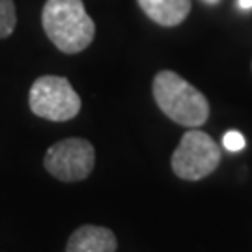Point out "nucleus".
Here are the masks:
<instances>
[{
	"label": "nucleus",
	"mask_w": 252,
	"mask_h": 252,
	"mask_svg": "<svg viewBox=\"0 0 252 252\" xmlns=\"http://www.w3.org/2000/svg\"><path fill=\"white\" fill-rule=\"evenodd\" d=\"M28 105L36 116L49 122H67L81 112V97L71 82L56 75H43L34 81Z\"/></svg>",
	"instance_id": "obj_3"
},
{
	"label": "nucleus",
	"mask_w": 252,
	"mask_h": 252,
	"mask_svg": "<svg viewBox=\"0 0 252 252\" xmlns=\"http://www.w3.org/2000/svg\"><path fill=\"white\" fill-rule=\"evenodd\" d=\"M148 17L161 27H178L190 11V0H138Z\"/></svg>",
	"instance_id": "obj_7"
},
{
	"label": "nucleus",
	"mask_w": 252,
	"mask_h": 252,
	"mask_svg": "<svg viewBox=\"0 0 252 252\" xmlns=\"http://www.w3.org/2000/svg\"><path fill=\"white\" fill-rule=\"evenodd\" d=\"M222 144H224L228 152H241L247 146V140H245V136L239 131H228L224 138H222Z\"/></svg>",
	"instance_id": "obj_9"
},
{
	"label": "nucleus",
	"mask_w": 252,
	"mask_h": 252,
	"mask_svg": "<svg viewBox=\"0 0 252 252\" xmlns=\"http://www.w3.org/2000/svg\"><path fill=\"white\" fill-rule=\"evenodd\" d=\"M118 239L105 226L82 224L67 239L65 252H116Z\"/></svg>",
	"instance_id": "obj_6"
},
{
	"label": "nucleus",
	"mask_w": 252,
	"mask_h": 252,
	"mask_svg": "<svg viewBox=\"0 0 252 252\" xmlns=\"http://www.w3.org/2000/svg\"><path fill=\"white\" fill-rule=\"evenodd\" d=\"M202 2H206V4H217L219 0H202Z\"/></svg>",
	"instance_id": "obj_11"
},
{
	"label": "nucleus",
	"mask_w": 252,
	"mask_h": 252,
	"mask_svg": "<svg viewBox=\"0 0 252 252\" xmlns=\"http://www.w3.org/2000/svg\"><path fill=\"white\" fill-rule=\"evenodd\" d=\"M239 8L241 9H251L252 8V0H237Z\"/></svg>",
	"instance_id": "obj_10"
},
{
	"label": "nucleus",
	"mask_w": 252,
	"mask_h": 252,
	"mask_svg": "<svg viewBox=\"0 0 252 252\" xmlns=\"http://www.w3.org/2000/svg\"><path fill=\"white\" fill-rule=\"evenodd\" d=\"M43 166L58 181H82L95 166V150L86 138H63L47 150Z\"/></svg>",
	"instance_id": "obj_5"
},
{
	"label": "nucleus",
	"mask_w": 252,
	"mask_h": 252,
	"mask_svg": "<svg viewBox=\"0 0 252 252\" xmlns=\"http://www.w3.org/2000/svg\"><path fill=\"white\" fill-rule=\"evenodd\" d=\"M153 99L164 116L185 127H200L209 118L206 95L174 71H159L153 79Z\"/></svg>",
	"instance_id": "obj_2"
},
{
	"label": "nucleus",
	"mask_w": 252,
	"mask_h": 252,
	"mask_svg": "<svg viewBox=\"0 0 252 252\" xmlns=\"http://www.w3.org/2000/svg\"><path fill=\"white\" fill-rule=\"evenodd\" d=\"M220 150L211 136L192 127L181 136L176 152L172 153V170L185 181H198L217 170Z\"/></svg>",
	"instance_id": "obj_4"
},
{
	"label": "nucleus",
	"mask_w": 252,
	"mask_h": 252,
	"mask_svg": "<svg viewBox=\"0 0 252 252\" xmlns=\"http://www.w3.org/2000/svg\"><path fill=\"white\" fill-rule=\"evenodd\" d=\"M41 25L53 45L65 54L84 51L95 36V25L82 0H47Z\"/></svg>",
	"instance_id": "obj_1"
},
{
	"label": "nucleus",
	"mask_w": 252,
	"mask_h": 252,
	"mask_svg": "<svg viewBox=\"0 0 252 252\" xmlns=\"http://www.w3.org/2000/svg\"><path fill=\"white\" fill-rule=\"evenodd\" d=\"M17 25V11L13 0H0V39L9 37Z\"/></svg>",
	"instance_id": "obj_8"
}]
</instances>
